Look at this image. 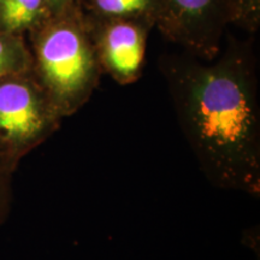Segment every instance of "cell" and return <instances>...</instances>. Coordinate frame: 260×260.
I'll return each mask as SVG.
<instances>
[{"mask_svg":"<svg viewBox=\"0 0 260 260\" xmlns=\"http://www.w3.org/2000/svg\"><path fill=\"white\" fill-rule=\"evenodd\" d=\"M46 19L35 37L31 69L67 118L89 102L103 70L88 17L77 3Z\"/></svg>","mask_w":260,"mask_h":260,"instance_id":"7a4b0ae2","label":"cell"},{"mask_svg":"<svg viewBox=\"0 0 260 260\" xmlns=\"http://www.w3.org/2000/svg\"><path fill=\"white\" fill-rule=\"evenodd\" d=\"M50 16L45 0H0V31L17 34Z\"/></svg>","mask_w":260,"mask_h":260,"instance_id":"52a82bcc","label":"cell"},{"mask_svg":"<svg viewBox=\"0 0 260 260\" xmlns=\"http://www.w3.org/2000/svg\"><path fill=\"white\" fill-rule=\"evenodd\" d=\"M180 128L213 187L260 195L259 68L254 41L233 35L214 59L158 60Z\"/></svg>","mask_w":260,"mask_h":260,"instance_id":"6da1fadb","label":"cell"},{"mask_svg":"<svg viewBox=\"0 0 260 260\" xmlns=\"http://www.w3.org/2000/svg\"><path fill=\"white\" fill-rule=\"evenodd\" d=\"M63 117L32 69L0 80V165L12 175L19 161L59 129Z\"/></svg>","mask_w":260,"mask_h":260,"instance_id":"3957f363","label":"cell"},{"mask_svg":"<svg viewBox=\"0 0 260 260\" xmlns=\"http://www.w3.org/2000/svg\"><path fill=\"white\" fill-rule=\"evenodd\" d=\"M230 25L255 34L260 27V0H230Z\"/></svg>","mask_w":260,"mask_h":260,"instance_id":"9c48e42d","label":"cell"},{"mask_svg":"<svg viewBox=\"0 0 260 260\" xmlns=\"http://www.w3.org/2000/svg\"><path fill=\"white\" fill-rule=\"evenodd\" d=\"M45 2H46V6L50 15H56L67 8H69V6L76 4L79 0H45Z\"/></svg>","mask_w":260,"mask_h":260,"instance_id":"8fae6325","label":"cell"},{"mask_svg":"<svg viewBox=\"0 0 260 260\" xmlns=\"http://www.w3.org/2000/svg\"><path fill=\"white\" fill-rule=\"evenodd\" d=\"M31 69V58L12 34L0 31V80L10 74Z\"/></svg>","mask_w":260,"mask_h":260,"instance_id":"ba28073f","label":"cell"},{"mask_svg":"<svg viewBox=\"0 0 260 260\" xmlns=\"http://www.w3.org/2000/svg\"><path fill=\"white\" fill-rule=\"evenodd\" d=\"M86 15L103 73L122 86L136 82L141 77L148 34L154 25L141 19Z\"/></svg>","mask_w":260,"mask_h":260,"instance_id":"5b68a950","label":"cell"},{"mask_svg":"<svg viewBox=\"0 0 260 260\" xmlns=\"http://www.w3.org/2000/svg\"><path fill=\"white\" fill-rule=\"evenodd\" d=\"M11 175L0 165V225L8 218L11 209Z\"/></svg>","mask_w":260,"mask_h":260,"instance_id":"30bf717a","label":"cell"},{"mask_svg":"<svg viewBox=\"0 0 260 260\" xmlns=\"http://www.w3.org/2000/svg\"><path fill=\"white\" fill-rule=\"evenodd\" d=\"M155 27L182 51L212 60L230 25V0H157Z\"/></svg>","mask_w":260,"mask_h":260,"instance_id":"277c9868","label":"cell"},{"mask_svg":"<svg viewBox=\"0 0 260 260\" xmlns=\"http://www.w3.org/2000/svg\"><path fill=\"white\" fill-rule=\"evenodd\" d=\"M86 14L98 18H134L155 27L157 0H79Z\"/></svg>","mask_w":260,"mask_h":260,"instance_id":"8992f818","label":"cell"}]
</instances>
